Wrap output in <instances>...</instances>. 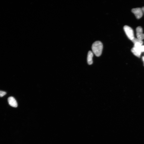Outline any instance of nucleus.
Here are the masks:
<instances>
[{
  "mask_svg": "<svg viewBox=\"0 0 144 144\" xmlns=\"http://www.w3.org/2000/svg\"><path fill=\"white\" fill-rule=\"evenodd\" d=\"M93 53L97 57L101 55L103 51V45L102 43L100 41L94 42L92 46Z\"/></svg>",
  "mask_w": 144,
  "mask_h": 144,
  "instance_id": "obj_1",
  "label": "nucleus"
},
{
  "mask_svg": "<svg viewBox=\"0 0 144 144\" xmlns=\"http://www.w3.org/2000/svg\"><path fill=\"white\" fill-rule=\"evenodd\" d=\"M123 29L127 36L132 41L135 38L132 29L128 26L125 25L124 26Z\"/></svg>",
  "mask_w": 144,
  "mask_h": 144,
  "instance_id": "obj_2",
  "label": "nucleus"
},
{
  "mask_svg": "<svg viewBox=\"0 0 144 144\" xmlns=\"http://www.w3.org/2000/svg\"><path fill=\"white\" fill-rule=\"evenodd\" d=\"M132 11L138 19H140L143 16V12L142 9L140 8H133L132 9Z\"/></svg>",
  "mask_w": 144,
  "mask_h": 144,
  "instance_id": "obj_3",
  "label": "nucleus"
},
{
  "mask_svg": "<svg viewBox=\"0 0 144 144\" xmlns=\"http://www.w3.org/2000/svg\"><path fill=\"white\" fill-rule=\"evenodd\" d=\"M136 32L137 38L141 41L144 39V34L143 33V30L141 27L139 26L137 27Z\"/></svg>",
  "mask_w": 144,
  "mask_h": 144,
  "instance_id": "obj_4",
  "label": "nucleus"
},
{
  "mask_svg": "<svg viewBox=\"0 0 144 144\" xmlns=\"http://www.w3.org/2000/svg\"><path fill=\"white\" fill-rule=\"evenodd\" d=\"M8 102L9 105L13 107L16 108L18 106V103L15 99L13 97H10L8 99Z\"/></svg>",
  "mask_w": 144,
  "mask_h": 144,
  "instance_id": "obj_5",
  "label": "nucleus"
},
{
  "mask_svg": "<svg viewBox=\"0 0 144 144\" xmlns=\"http://www.w3.org/2000/svg\"><path fill=\"white\" fill-rule=\"evenodd\" d=\"M93 56V53L91 51H89L88 53L87 60V62L88 64L89 65H91L93 63L92 58Z\"/></svg>",
  "mask_w": 144,
  "mask_h": 144,
  "instance_id": "obj_6",
  "label": "nucleus"
},
{
  "mask_svg": "<svg viewBox=\"0 0 144 144\" xmlns=\"http://www.w3.org/2000/svg\"><path fill=\"white\" fill-rule=\"evenodd\" d=\"M131 51L134 55L138 57H140L141 52L139 49L133 47L131 49Z\"/></svg>",
  "mask_w": 144,
  "mask_h": 144,
  "instance_id": "obj_7",
  "label": "nucleus"
},
{
  "mask_svg": "<svg viewBox=\"0 0 144 144\" xmlns=\"http://www.w3.org/2000/svg\"><path fill=\"white\" fill-rule=\"evenodd\" d=\"M132 41L134 43V44L136 43H139L140 44L143 45V42L142 41H141L138 38H134Z\"/></svg>",
  "mask_w": 144,
  "mask_h": 144,
  "instance_id": "obj_8",
  "label": "nucleus"
},
{
  "mask_svg": "<svg viewBox=\"0 0 144 144\" xmlns=\"http://www.w3.org/2000/svg\"><path fill=\"white\" fill-rule=\"evenodd\" d=\"M6 93L5 92L0 91V97H2L6 94Z\"/></svg>",
  "mask_w": 144,
  "mask_h": 144,
  "instance_id": "obj_9",
  "label": "nucleus"
},
{
  "mask_svg": "<svg viewBox=\"0 0 144 144\" xmlns=\"http://www.w3.org/2000/svg\"><path fill=\"white\" fill-rule=\"evenodd\" d=\"M139 49L140 51L141 52H144V45H141L140 47L138 49Z\"/></svg>",
  "mask_w": 144,
  "mask_h": 144,
  "instance_id": "obj_10",
  "label": "nucleus"
},
{
  "mask_svg": "<svg viewBox=\"0 0 144 144\" xmlns=\"http://www.w3.org/2000/svg\"><path fill=\"white\" fill-rule=\"evenodd\" d=\"M142 9L143 12H144V7L142 8Z\"/></svg>",
  "mask_w": 144,
  "mask_h": 144,
  "instance_id": "obj_11",
  "label": "nucleus"
},
{
  "mask_svg": "<svg viewBox=\"0 0 144 144\" xmlns=\"http://www.w3.org/2000/svg\"><path fill=\"white\" fill-rule=\"evenodd\" d=\"M142 60H143V61L144 62V56H143V57Z\"/></svg>",
  "mask_w": 144,
  "mask_h": 144,
  "instance_id": "obj_12",
  "label": "nucleus"
}]
</instances>
